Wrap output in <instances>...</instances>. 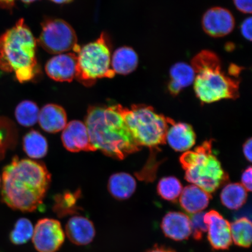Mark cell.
I'll return each mask as SVG.
<instances>
[{"mask_svg": "<svg viewBox=\"0 0 252 252\" xmlns=\"http://www.w3.org/2000/svg\"><path fill=\"white\" fill-rule=\"evenodd\" d=\"M1 199L7 206L23 212L42 208L51 182L43 163L14 157L3 169Z\"/></svg>", "mask_w": 252, "mask_h": 252, "instance_id": "6da1fadb", "label": "cell"}, {"mask_svg": "<svg viewBox=\"0 0 252 252\" xmlns=\"http://www.w3.org/2000/svg\"><path fill=\"white\" fill-rule=\"evenodd\" d=\"M123 109L121 105L91 106L85 122L94 149L118 159L141 149L126 124Z\"/></svg>", "mask_w": 252, "mask_h": 252, "instance_id": "7a4b0ae2", "label": "cell"}, {"mask_svg": "<svg viewBox=\"0 0 252 252\" xmlns=\"http://www.w3.org/2000/svg\"><path fill=\"white\" fill-rule=\"evenodd\" d=\"M123 115L136 143L150 150V159L138 173V179L153 181L158 166L156 162V154L159 147L166 143L167 131L173 121L145 105H134L130 109L124 107Z\"/></svg>", "mask_w": 252, "mask_h": 252, "instance_id": "3957f363", "label": "cell"}, {"mask_svg": "<svg viewBox=\"0 0 252 252\" xmlns=\"http://www.w3.org/2000/svg\"><path fill=\"white\" fill-rule=\"evenodd\" d=\"M37 41L21 19L0 36V70L14 72L21 83L35 78L40 73L36 51Z\"/></svg>", "mask_w": 252, "mask_h": 252, "instance_id": "277c9868", "label": "cell"}, {"mask_svg": "<svg viewBox=\"0 0 252 252\" xmlns=\"http://www.w3.org/2000/svg\"><path fill=\"white\" fill-rule=\"evenodd\" d=\"M191 67L196 74L194 90L201 103L239 97V81L222 71L220 60L215 53L209 50L201 52L192 60Z\"/></svg>", "mask_w": 252, "mask_h": 252, "instance_id": "5b68a950", "label": "cell"}, {"mask_svg": "<svg viewBox=\"0 0 252 252\" xmlns=\"http://www.w3.org/2000/svg\"><path fill=\"white\" fill-rule=\"evenodd\" d=\"M189 182L211 194L228 180V175L213 153V141H204L194 151H188L180 157Z\"/></svg>", "mask_w": 252, "mask_h": 252, "instance_id": "8992f818", "label": "cell"}, {"mask_svg": "<svg viewBox=\"0 0 252 252\" xmlns=\"http://www.w3.org/2000/svg\"><path fill=\"white\" fill-rule=\"evenodd\" d=\"M77 56L76 78L84 86H93L98 79L114 77L109 42L105 33L94 42L80 47Z\"/></svg>", "mask_w": 252, "mask_h": 252, "instance_id": "52a82bcc", "label": "cell"}, {"mask_svg": "<svg viewBox=\"0 0 252 252\" xmlns=\"http://www.w3.org/2000/svg\"><path fill=\"white\" fill-rule=\"evenodd\" d=\"M37 43L51 54L59 55L69 51L77 53L80 46L71 25L61 19H48L42 24V31Z\"/></svg>", "mask_w": 252, "mask_h": 252, "instance_id": "ba28073f", "label": "cell"}, {"mask_svg": "<svg viewBox=\"0 0 252 252\" xmlns=\"http://www.w3.org/2000/svg\"><path fill=\"white\" fill-rule=\"evenodd\" d=\"M65 235L61 222L52 219L37 221L34 228L32 241L39 252H56L64 243Z\"/></svg>", "mask_w": 252, "mask_h": 252, "instance_id": "9c48e42d", "label": "cell"}, {"mask_svg": "<svg viewBox=\"0 0 252 252\" xmlns=\"http://www.w3.org/2000/svg\"><path fill=\"white\" fill-rule=\"evenodd\" d=\"M204 220L207 225L208 240L214 250H228L232 243L231 223L214 210L205 213Z\"/></svg>", "mask_w": 252, "mask_h": 252, "instance_id": "30bf717a", "label": "cell"}, {"mask_svg": "<svg viewBox=\"0 0 252 252\" xmlns=\"http://www.w3.org/2000/svg\"><path fill=\"white\" fill-rule=\"evenodd\" d=\"M235 24V19L231 12L221 7L209 9L202 18L205 32L213 37L228 35L234 30Z\"/></svg>", "mask_w": 252, "mask_h": 252, "instance_id": "8fae6325", "label": "cell"}, {"mask_svg": "<svg viewBox=\"0 0 252 252\" xmlns=\"http://www.w3.org/2000/svg\"><path fill=\"white\" fill-rule=\"evenodd\" d=\"M77 56L75 53H62L50 59L45 65V71L52 80L71 82L76 78Z\"/></svg>", "mask_w": 252, "mask_h": 252, "instance_id": "7c38bea8", "label": "cell"}, {"mask_svg": "<svg viewBox=\"0 0 252 252\" xmlns=\"http://www.w3.org/2000/svg\"><path fill=\"white\" fill-rule=\"evenodd\" d=\"M62 140L66 150L72 153L96 151L91 143L86 124L80 121H72L66 125Z\"/></svg>", "mask_w": 252, "mask_h": 252, "instance_id": "4fadbf2b", "label": "cell"}, {"mask_svg": "<svg viewBox=\"0 0 252 252\" xmlns=\"http://www.w3.org/2000/svg\"><path fill=\"white\" fill-rule=\"evenodd\" d=\"M161 228L167 238L176 241L187 240L191 235L190 219L181 212L167 213L162 219Z\"/></svg>", "mask_w": 252, "mask_h": 252, "instance_id": "5bb4252c", "label": "cell"}, {"mask_svg": "<svg viewBox=\"0 0 252 252\" xmlns=\"http://www.w3.org/2000/svg\"><path fill=\"white\" fill-rule=\"evenodd\" d=\"M65 232L72 243L80 246L90 244L96 234L93 222L86 217L78 216L72 217L68 220Z\"/></svg>", "mask_w": 252, "mask_h": 252, "instance_id": "9a60e30c", "label": "cell"}, {"mask_svg": "<svg viewBox=\"0 0 252 252\" xmlns=\"http://www.w3.org/2000/svg\"><path fill=\"white\" fill-rule=\"evenodd\" d=\"M166 141L175 151L187 152L196 143V134L190 125L173 121L167 131Z\"/></svg>", "mask_w": 252, "mask_h": 252, "instance_id": "2e32d148", "label": "cell"}, {"mask_svg": "<svg viewBox=\"0 0 252 252\" xmlns=\"http://www.w3.org/2000/svg\"><path fill=\"white\" fill-rule=\"evenodd\" d=\"M38 122L40 127L47 133H58L67 125V116L62 106L47 104L40 110Z\"/></svg>", "mask_w": 252, "mask_h": 252, "instance_id": "e0dca14e", "label": "cell"}, {"mask_svg": "<svg viewBox=\"0 0 252 252\" xmlns=\"http://www.w3.org/2000/svg\"><path fill=\"white\" fill-rule=\"evenodd\" d=\"M179 202L185 212L191 214L202 212L209 206L211 195L196 185L187 186L182 191Z\"/></svg>", "mask_w": 252, "mask_h": 252, "instance_id": "ac0fdd59", "label": "cell"}, {"mask_svg": "<svg viewBox=\"0 0 252 252\" xmlns=\"http://www.w3.org/2000/svg\"><path fill=\"white\" fill-rule=\"evenodd\" d=\"M168 91L173 96H176L183 89L194 83L196 74L191 65L184 62L176 63L170 69Z\"/></svg>", "mask_w": 252, "mask_h": 252, "instance_id": "d6986e66", "label": "cell"}, {"mask_svg": "<svg viewBox=\"0 0 252 252\" xmlns=\"http://www.w3.org/2000/svg\"><path fill=\"white\" fill-rule=\"evenodd\" d=\"M135 179L127 173H115L110 176L108 185L109 193L120 200L127 199L133 194L136 189Z\"/></svg>", "mask_w": 252, "mask_h": 252, "instance_id": "ffe728a7", "label": "cell"}, {"mask_svg": "<svg viewBox=\"0 0 252 252\" xmlns=\"http://www.w3.org/2000/svg\"><path fill=\"white\" fill-rule=\"evenodd\" d=\"M138 55L131 47H120L113 53L111 59V68L115 73L128 75L137 68Z\"/></svg>", "mask_w": 252, "mask_h": 252, "instance_id": "44dd1931", "label": "cell"}, {"mask_svg": "<svg viewBox=\"0 0 252 252\" xmlns=\"http://www.w3.org/2000/svg\"><path fill=\"white\" fill-rule=\"evenodd\" d=\"M248 191L238 183L229 184L223 188L220 198L223 206L231 210H237L247 202Z\"/></svg>", "mask_w": 252, "mask_h": 252, "instance_id": "7402d4cb", "label": "cell"}, {"mask_svg": "<svg viewBox=\"0 0 252 252\" xmlns=\"http://www.w3.org/2000/svg\"><path fill=\"white\" fill-rule=\"evenodd\" d=\"M24 150L31 158L40 159L45 157L48 151L46 138L36 130H31L25 135Z\"/></svg>", "mask_w": 252, "mask_h": 252, "instance_id": "603a6c76", "label": "cell"}, {"mask_svg": "<svg viewBox=\"0 0 252 252\" xmlns=\"http://www.w3.org/2000/svg\"><path fill=\"white\" fill-rule=\"evenodd\" d=\"M252 222L247 217H241L231 223L232 241L238 247L248 248L252 244Z\"/></svg>", "mask_w": 252, "mask_h": 252, "instance_id": "cb8c5ba5", "label": "cell"}, {"mask_svg": "<svg viewBox=\"0 0 252 252\" xmlns=\"http://www.w3.org/2000/svg\"><path fill=\"white\" fill-rule=\"evenodd\" d=\"M39 112V107L35 103L24 100L16 108L15 116L19 124L24 127H31L38 122Z\"/></svg>", "mask_w": 252, "mask_h": 252, "instance_id": "d4e9b609", "label": "cell"}, {"mask_svg": "<svg viewBox=\"0 0 252 252\" xmlns=\"http://www.w3.org/2000/svg\"><path fill=\"white\" fill-rule=\"evenodd\" d=\"M182 190L181 182L173 176L160 179L157 187L159 196L167 201H174L177 200Z\"/></svg>", "mask_w": 252, "mask_h": 252, "instance_id": "484cf974", "label": "cell"}, {"mask_svg": "<svg viewBox=\"0 0 252 252\" xmlns=\"http://www.w3.org/2000/svg\"><path fill=\"white\" fill-rule=\"evenodd\" d=\"M34 228L30 220L25 218L19 219L14 228L9 234V239L12 244L20 245L26 244L32 238Z\"/></svg>", "mask_w": 252, "mask_h": 252, "instance_id": "4316f807", "label": "cell"}, {"mask_svg": "<svg viewBox=\"0 0 252 252\" xmlns=\"http://www.w3.org/2000/svg\"><path fill=\"white\" fill-rule=\"evenodd\" d=\"M76 203L77 199L75 195L64 194L56 198L54 211L60 217L77 213L78 208Z\"/></svg>", "mask_w": 252, "mask_h": 252, "instance_id": "83f0119b", "label": "cell"}, {"mask_svg": "<svg viewBox=\"0 0 252 252\" xmlns=\"http://www.w3.org/2000/svg\"><path fill=\"white\" fill-rule=\"evenodd\" d=\"M204 214L203 212L192 214L190 219L191 235L197 241L201 240L207 231V225L204 220Z\"/></svg>", "mask_w": 252, "mask_h": 252, "instance_id": "f1b7e54d", "label": "cell"}, {"mask_svg": "<svg viewBox=\"0 0 252 252\" xmlns=\"http://www.w3.org/2000/svg\"><path fill=\"white\" fill-rule=\"evenodd\" d=\"M9 122L5 118H0V159H2L8 145V126Z\"/></svg>", "mask_w": 252, "mask_h": 252, "instance_id": "f546056e", "label": "cell"}, {"mask_svg": "<svg viewBox=\"0 0 252 252\" xmlns=\"http://www.w3.org/2000/svg\"><path fill=\"white\" fill-rule=\"evenodd\" d=\"M252 0H233L238 10L244 14L252 13Z\"/></svg>", "mask_w": 252, "mask_h": 252, "instance_id": "4dcf8cb0", "label": "cell"}, {"mask_svg": "<svg viewBox=\"0 0 252 252\" xmlns=\"http://www.w3.org/2000/svg\"><path fill=\"white\" fill-rule=\"evenodd\" d=\"M242 185L248 191H251L252 188V168L251 166L245 170L242 173Z\"/></svg>", "mask_w": 252, "mask_h": 252, "instance_id": "1f68e13d", "label": "cell"}, {"mask_svg": "<svg viewBox=\"0 0 252 252\" xmlns=\"http://www.w3.org/2000/svg\"><path fill=\"white\" fill-rule=\"evenodd\" d=\"M252 18L249 17L242 23L241 26V32L242 36L246 39L252 40Z\"/></svg>", "mask_w": 252, "mask_h": 252, "instance_id": "d6a6232c", "label": "cell"}, {"mask_svg": "<svg viewBox=\"0 0 252 252\" xmlns=\"http://www.w3.org/2000/svg\"><path fill=\"white\" fill-rule=\"evenodd\" d=\"M252 138H250V139L246 141L243 146L244 156L246 157V158H247L250 162L252 161Z\"/></svg>", "mask_w": 252, "mask_h": 252, "instance_id": "836d02e7", "label": "cell"}, {"mask_svg": "<svg viewBox=\"0 0 252 252\" xmlns=\"http://www.w3.org/2000/svg\"><path fill=\"white\" fill-rule=\"evenodd\" d=\"M15 0H0V8L11 10L15 5Z\"/></svg>", "mask_w": 252, "mask_h": 252, "instance_id": "e575fe53", "label": "cell"}, {"mask_svg": "<svg viewBox=\"0 0 252 252\" xmlns=\"http://www.w3.org/2000/svg\"><path fill=\"white\" fill-rule=\"evenodd\" d=\"M147 252H176L171 248L163 247V246H156L151 249Z\"/></svg>", "mask_w": 252, "mask_h": 252, "instance_id": "d590c367", "label": "cell"}, {"mask_svg": "<svg viewBox=\"0 0 252 252\" xmlns=\"http://www.w3.org/2000/svg\"><path fill=\"white\" fill-rule=\"evenodd\" d=\"M50 1L55 2L56 4H63L70 2L72 0H50Z\"/></svg>", "mask_w": 252, "mask_h": 252, "instance_id": "8d00e7d4", "label": "cell"}, {"mask_svg": "<svg viewBox=\"0 0 252 252\" xmlns=\"http://www.w3.org/2000/svg\"><path fill=\"white\" fill-rule=\"evenodd\" d=\"M21 1L25 3V4H30V3L37 1V0H21Z\"/></svg>", "mask_w": 252, "mask_h": 252, "instance_id": "74e56055", "label": "cell"}, {"mask_svg": "<svg viewBox=\"0 0 252 252\" xmlns=\"http://www.w3.org/2000/svg\"><path fill=\"white\" fill-rule=\"evenodd\" d=\"M1 184H2L1 178V177H0V189H1Z\"/></svg>", "mask_w": 252, "mask_h": 252, "instance_id": "f35d334b", "label": "cell"}]
</instances>
